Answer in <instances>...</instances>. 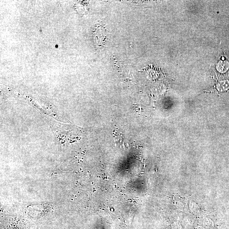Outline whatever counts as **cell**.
I'll use <instances>...</instances> for the list:
<instances>
[{"mask_svg":"<svg viewBox=\"0 0 229 229\" xmlns=\"http://www.w3.org/2000/svg\"><path fill=\"white\" fill-rule=\"evenodd\" d=\"M97 31L98 32L97 34V43H98V45H101L105 41L106 36V31L104 28H101L98 29Z\"/></svg>","mask_w":229,"mask_h":229,"instance_id":"obj_1","label":"cell"}]
</instances>
